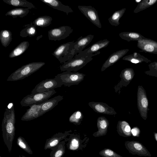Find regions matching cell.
Returning a JSON list of instances; mask_svg holds the SVG:
<instances>
[{
    "label": "cell",
    "mask_w": 157,
    "mask_h": 157,
    "mask_svg": "<svg viewBox=\"0 0 157 157\" xmlns=\"http://www.w3.org/2000/svg\"><path fill=\"white\" fill-rule=\"evenodd\" d=\"M15 116L14 105L7 106L4 115L2 124V130L4 142L9 152L11 151L13 141L15 135Z\"/></svg>",
    "instance_id": "6da1fadb"
},
{
    "label": "cell",
    "mask_w": 157,
    "mask_h": 157,
    "mask_svg": "<svg viewBox=\"0 0 157 157\" xmlns=\"http://www.w3.org/2000/svg\"><path fill=\"white\" fill-rule=\"evenodd\" d=\"M100 52L93 54H87L80 52L71 60L63 63L60 66L61 71L76 72L91 61L92 57L99 54Z\"/></svg>",
    "instance_id": "7a4b0ae2"
},
{
    "label": "cell",
    "mask_w": 157,
    "mask_h": 157,
    "mask_svg": "<svg viewBox=\"0 0 157 157\" xmlns=\"http://www.w3.org/2000/svg\"><path fill=\"white\" fill-rule=\"evenodd\" d=\"M42 62H33L23 65L12 73L7 81H17L22 80L34 73L45 64Z\"/></svg>",
    "instance_id": "3957f363"
},
{
    "label": "cell",
    "mask_w": 157,
    "mask_h": 157,
    "mask_svg": "<svg viewBox=\"0 0 157 157\" xmlns=\"http://www.w3.org/2000/svg\"><path fill=\"white\" fill-rule=\"evenodd\" d=\"M56 93L54 89L41 93H38L28 95L21 101L20 104L22 106H28L37 103H42L48 99Z\"/></svg>",
    "instance_id": "277c9868"
},
{
    "label": "cell",
    "mask_w": 157,
    "mask_h": 157,
    "mask_svg": "<svg viewBox=\"0 0 157 157\" xmlns=\"http://www.w3.org/2000/svg\"><path fill=\"white\" fill-rule=\"evenodd\" d=\"M86 75L83 73L78 72L64 71L56 76L62 85L70 87L71 86L77 85L83 81Z\"/></svg>",
    "instance_id": "5b68a950"
},
{
    "label": "cell",
    "mask_w": 157,
    "mask_h": 157,
    "mask_svg": "<svg viewBox=\"0 0 157 157\" xmlns=\"http://www.w3.org/2000/svg\"><path fill=\"white\" fill-rule=\"evenodd\" d=\"M74 41L69 42L59 45L54 51L52 54L61 63L71 60V54L74 45Z\"/></svg>",
    "instance_id": "8992f818"
},
{
    "label": "cell",
    "mask_w": 157,
    "mask_h": 157,
    "mask_svg": "<svg viewBox=\"0 0 157 157\" xmlns=\"http://www.w3.org/2000/svg\"><path fill=\"white\" fill-rule=\"evenodd\" d=\"M137 106L141 117L145 120L147 118L148 101L146 91L143 86H139L137 91Z\"/></svg>",
    "instance_id": "52a82bcc"
},
{
    "label": "cell",
    "mask_w": 157,
    "mask_h": 157,
    "mask_svg": "<svg viewBox=\"0 0 157 157\" xmlns=\"http://www.w3.org/2000/svg\"><path fill=\"white\" fill-rule=\"evenodd\" d=\"M62 86L60 81L55 76L53 78L47 79L39 82L32 91L31 94L44 92L60 87Z\"/></svg>",
    "instance_id": "ba28073f"
},
{
    "label": "cell",
    "mask_w": 157,
    "mask_h": 157,
    "mask_svg": "<svg viewBox=\"0 0 157 157\" xmlns=\"http://www.w3.org/2000/svg\"><path fill=\"white\" fill-rule=\"evenodd\" d=\"M73 32L71 28L68 26H63L52 29L48 32L49 40H60L69 36Z\"/></svg>",
    "instance_id": "9c48e42d"
},
{
    "label": "cell",
    "mask_w": 157,
    "mask_h": 157,
    "mask_svg": "<svg viewBox=\"0 0 157 157\" xmlns=\"http://www.w3.org/2000/svg\"><path fill=\"white\" fill-rule=\"evenodd\" d=\"M126 148L129 153L133 155L140 156L151 157V155L143 145L139 141H127L125 142Z\"/></svg>",
    "instance_id": "30bf717a"
},
{
    "label": "cell",
    "mask_w": 157,
    "mask_h": 157,
    "mask_svg": "<svg viewBox=\"0 0 157 157\" xmlns=\"http://www.w3.org/2000/svg\"><path fill=\"white\" fill-rule=\"evenodd\" d=\"M78 8L92 23L98 28H101L98 11L94 8L90 6L79 5L78 6Z\"/></svg>",
    "instance_id": "8fae6325"
},
{
    "label": "cell",
    "mask_w": 157,
    "mask_h": 157,
    "mask_svg": "<svg viewBox=\"0 0 157 157\" xmlns=\"http://www.w3.org/2000/svg\"><path fill=\"white\" fill-rule=\"evenodd\" d=\"M135 75L133 70L131 68H126L122 70L120 75V80L114 87L116 93L119 94L123 87H126L133 79Z\"/></svg>",
    "instance_id": "7c38bea8"
},
{
    "label": "cell",
    "mask_w": 157,
    "mask_h": 157,
    "mask_svg": "<svg viewBox=\"0 0 157 157\" xmlns=\"http://www.w3.org/2000/svg\"><path fill=\"white\" fill-rule=\"evenodd\" d=\"M94 36L90 34L82 37L81 36L78 38L75 42L74 45L72 49L71 54V59L74 56L82 50L91 42Z\"/></svg>",
    "instance_id": "4fadbf2b"
},
{
    "label": "cell",
    "mask_w": 157,
    "mask_h": 157,
    "mask_svg": "<svg viewBox=\"0 0 157 157\" xmlns=\"http://www.w3.org/2000/svg\"><path fill=\"white\" fill-rule=\"evenodd\" d=\"M88 105L95 112L98 113L110 115L117 114L113 108L105 103L91 101L89 102Z\"/></svg>",
    "instance_id": "5bb4252c"
},
{
    "label": "cell",
    "mask_w": 157,
    "mask_h": 157,
    "mask_svg": "<svg viewBox=\"0 0 157 157\" xmlns=\"http://www.w3.org/2000/svg\"><path fill=\"white\" fill-rule=\"evenodd\" d=\"M72 131H66L64 133L59 132L55 134L51 138L46 140L44 148L45 150L51 149L57 145L63 140H64L68 136H70Z\"/></svg>",
    "instance_id": "9a60e30c"
},
{
    "label": "cell",
    "mask_w": 157,
    "mask_h": 157,
    "mask_svg": "<svg viewBox=\"0 0 157 157\" xmlns=\"http://www.w3.org/2000/svg\"><path fill=\"white\" fill-rule=\"evenodd\" d=\"M42 103L36 104L30 106L21 117V120L28 121L41 116V106Z\"/></svg>",
    "instance_id": "2e32d148"
},
{
    "label": "cell",
    "mask_w": 157,
    "mask_h": 157,
    "mask_svg": "<svg viewBox=\"0 0 157 157\" xmlns=\"http://www.w3.org/2000/svg\"><path fill=\"white\" fill-rule=\"evenodd\" d=\"M128 49H122L113 52L111 54L102 65L101 70L105 71L108 67L117 62L128 51Z\"/></svg>",
    "instance_id": "e0dca14e"
},
{
    "label": "cell",
    "mask_w": 157,
    "mask_h": 157,
    "mask_svg": "<svg viewBox=\"0 0 157 157\" xmlns=\"http://www.w3.org/2000/svg\"><path fill=\"white\" fill-rule=\"evenodd\" d=\"M63 99V96L58 95L43 102L41 106V116L53 109Z\"/></svg>",
    "instance_id": "ac0fdd59"
},
{
    "label": "cell",
    "mask_w": 157,
    "mask_h": 157,
    "mask_svg": "<svg viewBox=\"0 0 157 157\" xmlns=\"http://www.w3.org/2000/svg\"><path fill=\"white\" fill-rule=\"evenodd\" d=\"M109 125V121L105 117H98L97 120L98 131L94 132L93 136L95 137H98L105 135L107 132Z\"/></svg>",
    "instance_id": "d6986e66"
},
{
    "label": "cell",
    "mask_w": 157,
    "mask_h": 157,
    "mask_svg": "<svg viewBox=\"0 0 157 157\" xmlns=\"http://www.w3.org/2000/svg\"><path fill=\"white\" fill-rule=\"evenodd\" d=\"M40 0L53 9L65 13L67 15H68L69 13L73 12V11L70 6L63 4L59 1L57 0Z\"/></svg>",
    "instance_id": "ffe728a7"
},
{
    "label": "cell",
    "mask_w": 157,
    "mask_h": 157,
    "mask_svg": "<svg viewBox=\"0 0 157 157\" xmlns=\"http://www.w3.org/2000/svg\"><path fill=\"white\" fill-rule=\"evenodd\" d=\"M109 42L110 41L107 39L101 40L93 44L88 48L81 52L87 54H95L99 52V50L107 47Z\"/></svg>",
    "instance_id": "44dd1931"
},
{
    "label": "cell",
    "mask_w": 157,
    "mask_h": 157,
    "mask_svg": "<svg viewBox=\"0 0 157 157\" xmlns=\"http://www.w3.org/2000/svg\"><path fill=\"white\" fill-rule=\"evenodd\" d=\"M117 128V132L120 136L128 137L132 136L130 126L128 123L126 121H118Z\"/></svg>",
    "instance_id": "7402d4cb"
},
{
    "label": "cell",
    "mask_w": 157,
    "mask_h": 157,
    "mask_svg": "<svg viewBox=\"0 0 157 157\" xmlns=\"http://www.w3.org/2000/svg\"><path fill=\"white\" fill-rule=\"evenodd\" d=\"M78 136L76 135L71 133L69 138L64 140L66 142L68 141L67 145L70 150H75L80 149V141L82 140Z\"/></svg>",
    "instance_id": "603a6c76"
},
{
    "label": "cell",
    "mask_w": 157,
    "mask_h": 157,
    "mask_svg": "<svg viewBox=\"0 0 157 157\" xmlns=\"http://www.w3.org/2000/svg\"><path fill=\"white\" fill-rule=\"evenodd\" d=\"M65 140L60 142L57 145L51 148L49 157H62L65 151Z\"/></svg>",
    "instance_id": "cb8c5ba5"
},
{
    "label": "cell",
    "mask_w": 157,
    "mask_h": 157,
    "mask_svg": "<svg viewBox=\"0 0 157 157\" xmlns=\"http://www.w3.org/2000/svg\"><path fill=\"white\" fill-rule=\"evenodd\" d=\"M29 45L28 41L21 42L10 53L9 57L13 58L21 55L27 50Z\"/></svg>",
    "instance_id": "d4e9b609"
},
{
    "label": "cell",
    "mask_w": 157,
    "mask_h": 157,
    "mask_svg": "<svg viewBox=\"0 0 157 157\" xmlns=\"http://www.w3.org/2000/svg\"><path fill=\"white\" fill-rule=\"evenodd\" d=\"M28 8H17L12 9L8 11L6 14V16H9L13 18L19 17H23L26 16L30 11Z\"/></svg>",
    "instance_id": "484cf974"
},
{
    "label": "cell",
    "mask_w": 157,
    "mask_h": 157,
    "mask_svg": "<svg viewBox=\"0 0 157 157\" xmlns=\"http://www.w3.org/2000/svg\"><path fill=\"white\" fill-rule=\"evenodd\" d=\"M5 3L15 7H26L31 9L35 8V6L32 3L26 0H3Z\"/></svg>",
    "instance_id": "4316f807"
},
{
    "label": "cell",
    "mask_w": 157,
    "mask_h": 157,
    "mask_svg": "<svg viewBox=\"0 0 157 157\" xmlns=\"http://www.w3.org/2000/svg\"><path fill=\"white\" fill-rule=\"evenodd\" d=\"M52 19L50 16H40L35 19L33 22V25L36 27H45L50 25Z\"/></svg>",
    "instance_id": "83f0119b"
},
{
    "label": "cell",
    "mask_w": 157,
    "mask_h": 157,
    "mask_svg": "<svg viewBox=\"0 0 157 157\" xmlns=\"http://www.w3.org/2000/svg\"><path fill=\"white\" fill-rule=\"evenodd\" d=\"M12 40L11 31L7 30H2L0 32V40L2 44L5 47L9 45Z\"/></svg>",
    "instance_id": "f1b7e54d"
},
{
    "label": "cell",
    "mask_w": 157,
    "mask_h": 157,
    "mask_svg": "<svg viewBox=\"0 0 157 157\" xmlns=\"http://www.w3.org/2000/svg\"><path fill=\"white\" fill-rule=\"evenodd\" d=\"M125 10V9H122L113 13L108 20L111 25L117 26L120 24L119 20L123 15Z\"/></svg>",
    "instance_id": "f546056e"
},
{
    "label": "cell",
    "mask_w": 157,
    "mask_h": 157,
    "mask_svg": "<svg viewBox=\"0 0 157 157\" xmlns=\"http://www.w3.org/2000/svg\"><path fill=\"white\" fill-rule=\"evenodd\" d=\"M36 33V27L33 24L27 25L20 32V36L23 37L27 36L33 37L35 35Z\"/></svg>",
    "instance_id": "4dcf8cb0"
},
{
    "label": "cell",
    "mask_w": 157,
    "mask_h": 157,
    "mask_svg": "<svg viewBox=\"0 0 157 157\" xmlns=\"http://www.w3.org/2000/svg\"><path fill=\"white\" fill-rule=\"evenodd\" d=\"M16 143L19 147L26 153L30 155L33 154L32 150L23 137L19 136L17 140Z\"/></svg>",
    "instance_id": "1f68e13d"
},
{
    "label": "cell",
    "mask_w": 157,
    "mask_h": 157,
    "mask_svg": "<svg viewBox=\"0 0 157 157\" xmlns=\"http://www.w3.org/2000/svg\"><path fill=\"white\" fill-rule=\"evenodd\" d=\"M83 116L81 111L77 110L74 112L69 117V121L75 124L79 125L82 120Z\"/></svg>",
    "instance_id": "d6a6232c"
},
{
    "label": "cell",
    "mask_w": 157,
    "mask_h": 157,
    "mask_svg": "<svg viewBox=\"0 0 157 157\" xmlns=\"http://www.w3.org/2000/svg\"><path fill=\"white\" fill-rule=\"evenodd\" d=\"M99 154L103 157H123L109 148H105L99 152Z\"/></svg>",
    "instance_id": "836d02e7"
},
{
    "label": "cell",
    "mask_w": 157,
    "mask_h": 157,
    "mask_svg": "<svg viewBox=\"0 0 157 157\" xmlns=\"http://www.w3.org/2000/svg\"><path fill=\"white\" fill-rule=\"evenodd\" d=\"M149 68L150 70L145 72V73L149 76L157 77V64L152 65Z\"/></svg>",
    "instance_id": "e575fe53"
},
{
    "label": "cell",
    "mask_w": 157,
    "mask_h": 157,
    "mask_svg": "<svg viewBox=\"0 0 157 157\" xmlns=\"http://www.w3.org/2000/svg\"><path fill=\"white\" fill-rule=\"evenodd\" d=\"M132 135L134 136L139 137L140 136V129L137 127H133L131 130Z\"/></svg>",
    "instance_id": "d590c367"
},
{
    "label": "cell",
    "mask_w": 157,
    "mask_h": 157,
    "mask_svg": "<svg viewBox=\"0 0 157 157\" xmlns=\"http://www.w3.org/2000/svg\"><path fill=\"white\" fill-rule=\"evenodd\" d=\"M144 48L146 51L149 52H153L154 49L153 46L150 44H147L145 45Z\"/></svg>",
    "instance_id": "8d00e7d4"
},
{
    "label": "cell",
    "mask_w": 157,
    "mask_h": 157,
    "mask_svg": "<svg viewBox=\"0 0 157 157\" xmlns=\"http://www.w3.org/2000/svg\"><path fill=\"white\" fill-rule=\"evenodd\" d=\"M156 1V0H150L149 1V2H148V3L149 5H151L153 4Z\"/></svg>",
    "instance_id": "74e56055"
},
{
    "label": "cell",
    "mask_w": 157,
    "mask_h": 157,
    "mask_svg": "<svg viewBox=\"0 0 157 157\" xmlns=\"http://www.w3.org/2000/svg\"><path fill=\"white\" fill-rule=\"evenodd\" d=\"M154 134L155 138L156 141H157V133L154 132Z\"/></svg>",
    "instance_id": "f35d334b"
},
{
    "label": "cell",
    "mask_w": 157,
    "mask_h": 157,
    "mask_svg": "<svg viewBox=\"0 0 157 157\" xmlns=\"http://www.w3.org/2000/svg\"><path fill=\"white\" fill-rule=\"evenodd\" d=\"M19 157H26L25 156L23 155H20Z\"/></svg>",
    "instance_id": "ab89813d"
},
{
    "label": "cell",
    "mask_w": 157,
    "mask_h": 157,
    "mask_svg": "<svg viewBox=\"0 0 157 157\" xmlns=\"http://www.w3.org/2000/svg\"><path fill=\"white\" fill-rule=\"evenodd\" d=\"M140 1H141V0H136V1L137 2H140Z\"/></svg>",
    "instance_id": "60d3db41"
}]
</instances>
